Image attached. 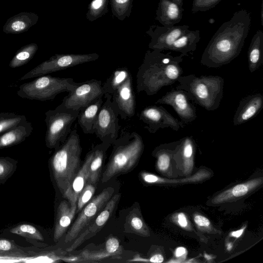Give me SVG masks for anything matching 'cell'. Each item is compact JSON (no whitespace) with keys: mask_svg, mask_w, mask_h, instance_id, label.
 <instances>
[{"mask_svg":"<svg viewBox=\"0 0 263 263\" xmlns=\"http://www.w3.org/2000/svg\"><path fill=\"white\" fill-rule=\"evenodd\" d=\"M11 242L6 239H0V250L8 251L11 248Z\"/></svg>","mask_w":263,"mask_h":263,"instance_id":"42","label":"cell"},{"mask_svg":"<svg viewBox=\"0 0 263 263\" xmlns=\"http://www.w3.org/2000/svg\"><path fill=\"white\" fill-rule=\"evenodd\" d=\"M184 9L171 0H160L155 19L162 26H172L180 22Z\"/></svg>","mask_w":263,"mask_h":263,"instance_id":"19","label":"cell"},{"mask_svg":"<svg viewBox=\"0 0 263 263\" xmlns=\"http://www.w3.org/2000/svg\"><path fill=\"white\" fill-rule=\"evenodd\" d=\"M110 145L109 143L102 142L93 147V156L89 165L88 181L94 185L99 180L105 152Z\"/></svg>","mask_w":263,"mask_h":263,"instance_id":"27","label":"cell"},{"mask_svg":"<svg viewBox=\"0 0 263 263\" xmlns=\"http://www.w3.org/2000/svg\"><path fill=\"white\" fill-rule=\"evenodd\" d=\"M78 84L71 78L46 74L21 85L17 95L23 99L46 101L54 99L60 93L72 91Z\"/></svg>","mask_w":263,"mask_h":263,"instance_id":"6","label":"cell"},{"mask_svg":"<svg viewBox=\"0 0 263 263\" xmlns=\"http://www.w3.org/2000/svg\"><path fill=\"white\" fill-rule=\"evenodd\" d=\"M103 96L102 81L93 79L78 83L74 89L63 98L62 103L67 108L80 110Z\"/></svg>","mask_w":263,"mask_h":263,"instance_id":"11","label":"cell"},{"mask_svg":"<svg viewBox=\"0 0 263 263\" xmlns=\"http://www.w3.org/2000/svg\"><path fill=\"white\" fill-rule=\"evenodd\" d=\"M119 248V241L117 238L111 237L106 240L105 243L106 252L111 255H116Z\"/></svg>","mask_w":263,"mask_h":263,"instance_id":"38","label":"cell"},{"mask_svg":"<svg viewBox=\"0 0 263 263\" xmlns=\"http://www.w3.org/2000/svg\"><path fill=\"white\" fill-rule=\"evenodd\" d=\"M15 161L9 157H0V180H3L13 172Z\"/></svg>","mask_w":263,"mask_h":263,"instance_id":"37","label":"cell"},{"mask_svg":"<svg viewBox=\"0 0 263 263\" xmlns=\"http://www.w3.org/2000/svg\"><path fill=\"white\" fill-rule=\"evenodd\" d=\"M112 145L110 159L102 175V182H106L115 176L133 169L144 149L142 138L136 132L126 133L118 138Z\"/></svg>","mask_w":263,"mask_h":263,"instance_id":"5","label":"cell"},{"mask_svg":"<svg viewBox=\"0 0 263 263\" xmlns=\"http://www.w3.org/2000/svg\"><path fill=\"white\" fill-rule=\"evenodd\" d=\"M38 20L39 16L33 12H20L7 20L3 26V31L7 34H20L35 25Z\"/></svg>","mask_w":263,"mask_h":263,"instance_id":"20","label":"cell"},{"mask_svg":"<svg viewBox=\"0 0 263 263\" xmlns=\"http://www.w3.org/2000/svg\"><path fill=\"white\" fill-rule=\"evenodd\" d=\"M162 51H146L136 76L138 93L144 91L148 96L154 95L162 87L174 84L183 73L180 63L184 55L173 56Z\"/></svg>","mask_w":263,"mask_h":263,"instance_id":"2","label":"cell"},{"mask_svg":"<svg viewBox=\"0 0 263 263\" xmlns=\"http://www.w3.org/2000/svg\"><path fill=\"white\" fill-rule=\"evenodd\" d=\"M103 103L95 122L94 130L102 142L112 144L118 138L120 126L119 112L111 101V95L105 93Z\"/></svg>","mask_w":263,"mask_h":263,"instance_id":"9","label":"cell"},{"mask_svg":"<svg viewBox=\"0 0 263 263\" xmlns=\"http://www.w3.org/2000/svg\"><path fill=\"white\" fill-rule=\"evenodd\" d=\"M139 118L145 124L144 128L151 134H155L159 129L165 128L178 131L186 125L173 117L161 105L145 107L140 112Z\"/></svg>","mask_w":263,"mask_h":263,"instance_id":"12","label":"cell"},{"mask_svg":"<svg viewBox=\"0 0 263 263\" xmlns=\"http://www.w3.org/2000/svg\"><path fill=\"white\" fill-rule=\"evenodd\" d=\"M37 50L38 45L34 43L23 46L16 52L9 66L15 68L26 64L33 58Z\"/></svg>","mask_w":263,"mask_h":263,"instance_id":"28","label":"cell"},{"mask_svg":"<svg viewBox=\"0 0 263 263\" xmlns=\"http://www.w3.org/2000/svg\"><path fill=\"white\" fill-rule=\"evenodd\" d=\"M111 101L122 119L135 115L136 100L131 75L111 95Z\"/></svg>","mask_w":263,"mask_h":263,"instance_id":"15","label":"cell"},{"mask_svg":"<svg viewBox=\"0 0 263 263\" xmlns=\"http://www.w3.org/2000/svg\"><path fill=\"white\" fill-rule=\"evenodd\" d=\"M251 20V13L247 9L235 12L209 41L201 55V64L208 68H217L236 58L243 47Z\"/></svg>","mask_w":263,"mask_h":263,"instance_id":"1","label":"cell"},{"mask_svg":"<svg viewBox=\"0 0 263 263\" xmlns=\"http://www.w3.org/2000/svg\"><path fill=\"white\" fill-rule=\"evenodd\" d=\"M96 188L93 184L87 183L78 196L77 201V212H80L86 204L90 201L95 194Z\"/></svg>","mask_w":263,"mask_h":263,"instance_id":"35","label":"cell"},{"mask_svg":"<svg viewBox=\"0 0 263 263\" xmlns=\"http://www.w3.org/2000/svg\"><path fill=\"white\" fill-rule=\"evenodd\" d=\"M176 89L186 91L195 104L208 111L219 107L223 94L224 79L219 76H181Z\"/></svg>","mask_w":263,"mask_h":263,"instance_id":"4","label":"cell"},{"mask_svg":"<svg viewBox=\"0 0 263 263\" xmlns=\"http://www.w3.org/2000/svg\"><path fill=\"white\" fill-rule=\"evenodd\" d=\"M156 103L172 107L185 124L193 122L197 117L196 107L185 90L173 89L158 99Z\"/></svg>","mask_w":263,"mask_h":263,"instance_id":"13","label":"cell"},{"mask_svg":"<svg viewBox=\"0 0 263 263\" xmlns=\"http://www.w3.org/2000/svg\"><path fill=\"white\" fill-rule=\"evenodd\" d=\"M79 112V110L66 107L63 103L46 112L45 143L47 147L57 149L65 141Z\"/></svg>","mask_w":263,"mask_h":263,"instance_id":"7","label":"cell"},{"mask_svg":"<svg viewBox=\"0 0 263 263\" xmlns=\"http://www.w3.org/2000/svg\"><path fill=\"white\" fill-rule=\"evenodd\" d=\"M231 248H232V245H231V244H230H230H229V245H228V250H230V249H231Z\"/></svg>","mask_w":263,"mask_h":263,"instance_id":"49","label":"cell"},{"mask_svg":"<svg viewBox=\"0 0 263 263\" xmlns=\"http://www.w3.org/2000/svg\"><path fill=\"white\" fill-rule=\"evenodd\" d=\"M141 177L145 182L153 183L159 182L160 178L156 175L145 172L141 173Z\"/></svg>","mask_w":263,"mask_h":263,"instance_id":"40","label":"cell"},{"mask_svg":"<svg viewBox=\"0 0 263 263\" xmlns=\"http://www.w3.org/2000/svg\"><path fill=\"white\" fill-rule=\"evenodd\" d=\"M149 261L153 262L160 263L163 261V257L161 254H155L151 257Z\"/></svg>","mask_w":263,"mask_h":263,"instance_id":"44","label":"cell"},{"mask_svg":"<svg viewBox=\"0 0 263 263\" xmlns=\"http://www.w3.org/2000/svg\"><path fill=\"white\" fill-rule=\"evenodd\" d=\"M194 221L198 226L200 227H208L210 224V222L209 219L201 215H196L195 216Z\"/></svg>","mask_w":263,"mask_h":263,"instance_id":"41","label":"cell"},{"mask_svg":"<svg viewBox=\"0 0 263 263\" xmlns=\"http://www.w3.org/2000/svg\"><path fill=\"white\" fill-rule=\"evenodd\" d=\"M126 223L130 231L135 234L142 236H147L149 234L142 218L136 213L135 210L132 211L127 216Z\"/></svg>","mask_w":263,"mask_h":263,"instance_id":"33","label":"cell"},{"mask_svg":"<svg viewBox=\"0 0 263 263\" xmlns=\"http://www.w3.org/2000/svg\"><path fill=\"white\" fill-rule=\"evenodd\" d=\"M185 253V249L183 247H179L176 251V255L178 257L182 256Z\"/></svg>","mask_w":263,"mask_h":263,"instance_id":"45","label":"cell"},{"mask_svg":"<svg viewBox=\"0 0 263 263\" xmlns=\"http://www.w3.org/2000/svg\"><path fill=\"white\" fill-rule=\"evenodd\" d=\"M33 131L32 123L27 120L0 134V149L20 144Z\"/></svg>","mask_w":263,"mask_h":263,"instance_id":"22","label":"cell"},{"mask_svg":"<svg viewBox=\"0 0 263 263\" xmlns=\"http://www.w3.org/2000/svg\"><path fill=\"white\" fill-rule=\"evenodd\" d=\"M111 255L107 252H101V253H90L87 251L82 252L81 256L85 259H101L104 258L111 256Z\"/></svg>","mask_w":263,"mask_h":263,"instance_id":"39","label":"cell"},{"mask_svg":"<svg viewBox=\"0 0 263 263\" xmlns=\"http://www.w3.org/2000/svg\"><path fill=\"white\" fill-rule=\"evenodd\" d=\"M76 212L77 206H71L68 201L63 200L59 204L53 234L55 242L58 241L67 231Z\"/></svg>","mask_w":263,"mask_h":263,"instance_id":"21","label":"cell"},{"mask_svg":"<svg viewBox=\"0 0 263 263\" xmlns=\"http://www.w3.org/2000/svg\"><path fill=\"white\" fill-rule=\"evenodd\" d=\"M131 75L126 67L117 68L103 84L105 93L112 95L117 88Z\"/></svg>","mask_w":263,"mask_h":263,"instance_id":"29","label":"cell"},{"mask_svg":"<svg viewBox=\"0 0 263 263\" xmlns=\"http://www.w3.org/2000/svg\"><path fill=\"white\" fill-rule=\"evenodd\" d=\"M189 29V26H160L151 25L146 33L151 37L148 48L152 50H169L173 43Z\"/></svg>","mask_w":263,"mask_h":263,"instance_id":"14","label":"cell"},{"mask_svg":"<svg viewBox=\"0 0 263 263\" xmlns=\"http://www.w3.org/2000/svg\"><path fill=\"white\" fill-rule=\"evenodd\" d=\"M10 232L26 238L43 241L44 238L40 231L34 226L22 224L11 229Z\"/></svg>","mask_w":263,"mask_h":263,"instance_id":"34","label":"cell"},{"mask_svg":"<svg viewBox=\"0 0 263 263\" xmlns=\"http://www.w3.org/2000/svg\"><path fill=\"white\" fill-rule=\"evenodd\" d=\"M96 53L87 54H55L22 76L20 80L38 77L95 61L99 58Z\"/></svg>","mask_w":263,"mask_h":263,"instance_id":"8","label":"cell"},{"mask_svg":"<svg viewBox=\"0 0 263 263\" xmlns=\"http://www.w3.org/2000/svg\"><path fill=\"white\" fill-rule=\"evenodd\" d=\"M114 191V188L108 187L86 204L67 233L65 237V243L74 240L92 222L112 197Z\"/></svg>","mask_w":263,"mask_h":263,"instance_id":"10","label":"cell"},{"mask_svg":"<svg viewBox=\"0 0 263 263\" xmlns=\"http://www.w3.org/2000/svg\"><path fill=\"white\" fill-rule=\"evenodd\" d=\"M120 197V195L115 194L110 198L96 218L74 240L73 243L67 249L68 251L76 249L84 241L95 235L102 229L111 216Z\"/></svg>","mask_w":263,"mask_h":263,"instance_id":"16","label":"cell"},{"mask_svg":"<svg viewBox=\"0 0 263 263\" xmlns=\"http://www.w3.org/2000/svg\"><path fill=\"white\" fill-rule=\"evenodd\" d=\"M173 2L178 4L179 5L182 6L183 5V0H171Z\"/></svg>","mask_w":263,"mask_h":263,"instance_id":"47","label":"cell"},{"mask_svg":"<svg viewBox=\"0 0 263 263\" xmlns=\"http://www.w3.org/2000/svg\"><path fill=\"white\" fill-rule=\"evenodd\" d=\"M108 0H92L88 7L87 19L93 22L105 15L108 11Z\"/></svg>","mask_w":263,"mask_h":263,"instance_id":"32","label":"cell"},{"mask_svg":"<svg viewBox=\"0 0 263 263\" xmlns=\"http://www.w3.org/2000/svg\"><path fill=\"white\" fill-rule=\"evenodd\" d=\"M262 3H261V11H260V17H261V25H262V21H263V19H262V16H263V15H262V13H263V11H262Z\"/></svg>","mask_w":263,"mask_h":263,"instance_id":"48","label":"cell"},{"mask_svg":"<svg viewBox=\"0 0 263 263\" xmlns=\"http://www.w3.org/2000/svg\"><path fill=\"white\" fill-rule=\"evenodd\" d=\"M133 0H110L112 16L120 21L129 17L132 12Z\"/></svg>","mask_w":263,"mask_h":263,"instance_id":"30","label":"cell"},{"mask_svg":"<svg viewBox=\"0 0 263 263\" xmlns=\"http://www.w3.org/2000/svg\"><path fill=\"white\" fill-rule=\"evenodd\" d=\"M243 229L234 231L231 233V235L236 237H239L243 232Z\"/></svg>","mask_w":263,"mask_h":263,"instance_id":"46","label":"cell"},{"mask_svg":"<svg viewBox=\"0 0 263 263\" xmlns=\"http://www.w3.org/2000/svg\"><path fill=\"white\" fill-rule=\"evenodd\" d=\"M93 156V149L92 148L86 155L83 165L80 168L70 186L63 194L71 206H77L78 196L88 181L89 165Z\"/></svg>","mask_w":263,"mask_h":263,"instance_id":"18","label":"cell"},{"mask_svg":"<svg viewBox=\"0 0 263 263\" xmlns=\"http://www.w3.org/2000/svg\"><path fill=\"white\" fill-rule=\"evenodd\" d=\"M81 152L80 136L74 128L50 158L55 181L63 194L80 169Z\"/></svg>","mask_w":263,"mask_h":263,"instance_id":"3","label":"cell"},{"mask_svg":"<svg viewBox=\"0 0 263 263\" xmlns=\"http://www.w3.org/2000/svg\"><path fill=\"white\" fill-rule=\"evenodd\" d=\"M248 67L253 73L263 64V32L258 30L254 35L248 51Z\"/></svg>","mask_w":263,"mask_h":263,"instance_id":"25","label":"cell"},{"mask_svg":"<svg viewBox=\"0 0 263 263\" xmlns=\"http://www.w3.org/2000/svg\"><path fill=\"white\" fill-rule=\"evenodd\" d=\"M263 107V96L260 93L248 95L239 102L233 117L234 125H239L256 116Z\"/></svg>","mask_w":263,"mask_h":263,"instance_id":"17","label":"cell"},{"mask_svg":"<svg viewBox=\"0 0 263 263\" xmlns=\"http://www.w3.org/2000/svg\"><path fill=\"white\" fill-rule=\"evenodd\" d=\"M178 218V221L179 225L183 228L186 227L187 222L185 216L184 215V214L182 213L179 214Z\"/></svg>","mask_w":263,"mask_h":263,"instance_id":"43","label":"cell"},{"mask_svg":"<svg viewBox=\"0 0 263 263\" xmlns=\"http://www.w3.org/2000/svg\"><path fill=\"white\" fill-rule=\"evenodd\" d=\"M200 39L198 30H188L177 39L171 46L169 50L180 52L184 56L187 53L194 51Z\"/></svg>","mask_w":263,"mask_h":263,"instance_id":"26","label":"cell"},{"mask_svg":"<svg viewBox=\"0 0 263 263\" xmlns=\"http://www.w3.org/2000/svg\"><path fill=\"white\" fill-rule=\"evenodd\" d=\"M27 121L25 116L12 112H0V134Z\"/></svg>","mask_w":263,"mask_h":263,"instance_id":"31","label":"cell"},{"mask_svg":"<svg viewBox=\"0 0 263 263\" xmlns=\"http://www.w3.org/2000/svg\"><path fill=\"white\" fill-rule=\"evenodd\" d=\"M262 182V178H258L237 184L215 196L212 200V203L218 204L243 196L254 190Z\"/></svg>","mask_w":263,"mask_h":263,"instance_id":"24","label":"cell"},{"mask_svg":"<svg viewBox=\"0 0 263 263\" xmlns=\"http://www.w3.org/2000/svg\"><path fill=\"white\" fill-rule=\"evenodd\" d=\"M222 0H193L191 12L196 13L198 12L208 11L217 5Z\"/></svg>","mask_w":263,"mask_h":263,"instance_id":"36","label":"cell"},{"mask_svg":"<svg viewBox=\"0 0 263 263\" xmlns=\"http://www.w3.org/2000/svg\"><path fill=\"white\" fill-rule=\"evenodd\" d=\"M103 103V100L101 97L79 110L78 122L84 134L95 133V122Z\"/></svg>","mask_w":263,"mask_h":263,"instance_id":"23","label":"cell"}]
</instances>
